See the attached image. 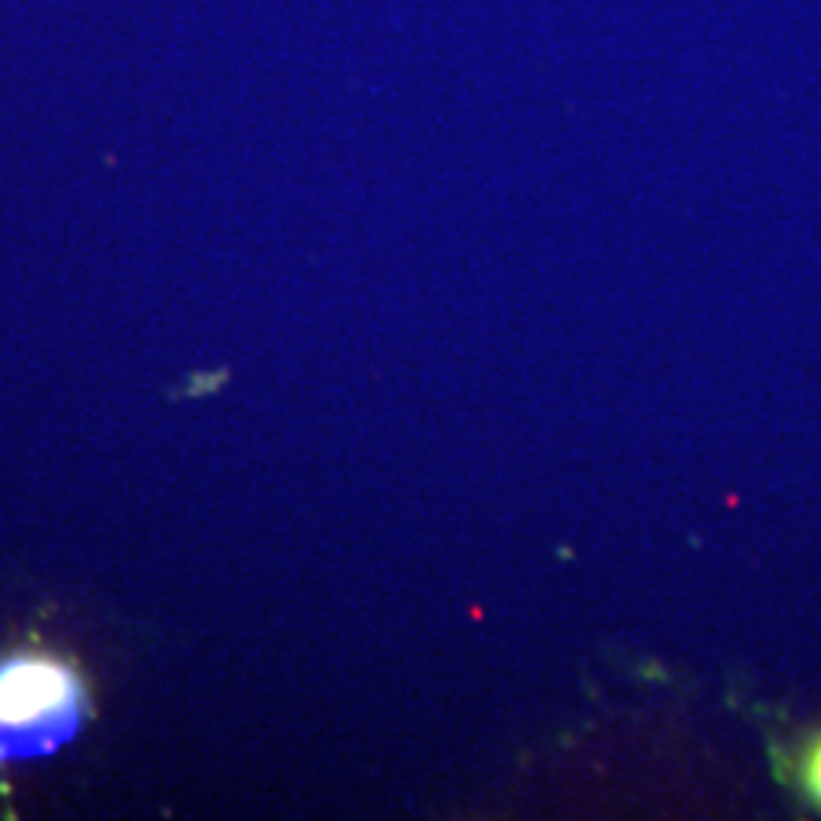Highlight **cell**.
<instances>
[{
  "label": "cell",
  "mask_w": 821,
  "mask_h": 821,
  "mask_svg": "<svg viewBox=\"0 0 821 821\" xmlns=\"http://www.w3.org/2000/svg\"><path fill=\"white\" fill-rule=\"evenodd\" d=\"M89 694L73 664L43 651L0 660V761L47 758L76 737Z\"/></svg>",
  "instance_id": "6da1fadb"
},
{
  "label": "cell",
  "mask_w": 821,
  "mask_h": 821,
  "mask_svg": "<svg viewBox=\"0 0 821 821\" xmlns=\"http://www.w3.org/2000/svg\"><path fill=\"white\" fill-rule=\"evenodd\" d=\"M800 782L807 788V794L815 807H821V733L812 739L803 758H800Z\"/></svg>",
  "instance_id": "7a4b0ae2"
}]
</instances>
